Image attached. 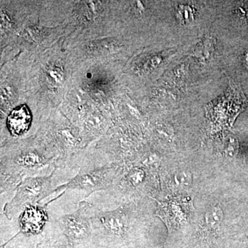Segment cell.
<instances>
[{
    "label": "cell",
    "mask_w": 248,
    "mask_h": 248,
    "mask_svg": "<svg viewBox=\"0 0 248 248\" xmlns=\"http://www.w3.org/2000/svg\"><path fill=\"white\" fill-rule=\"evenodd\" d=\"M178 17L185 22H190L193 19V14L190 6L179 5L177 8Z\"/></svg>",
    "instance_id": "9c48e42d"
},
{
    "label": "cell",
    "mask_w": 248,
    "mask_h": 248,
    "mask_svg": "<svg viewBox=\"0 0 248 248\" xmlns=\"http://www.w3.org/2000/svg\"><path fill=\"white\" fill-rule=\"evenodd\" d=\"M223 218V214L219 207H214L210 209L205 215L207 225L212 228L219 226Z\"/></svg>",
    "instance_id": "52a82bcc"
},
{
    "label": "cell",
    "mask_w": 248,
    "mask_h": 248,
    "mask_svg": "<svg viewBox=\"0 0 248 248\" xmlns=\"http://www.w3.org/2000/svg\"><path fill=\"white\" fill-rule=\"evenodd\" d=\"M212 47V41L207 39L206 40L204 41L202 45L198 46V48H196L195 54L196 56L199 58H203L206 59L208 58L210 55V50Z\"/></svg>",
    "instance_id": "ba28073f"
},
{
    "label": "cell",
    "mask_w": 248,
    "mask_h": 248,
    "mask_svg": "<svg viewBox=\"0 0 248 248\" xmlns=\"http://www.w3.org/2000/svg\"><path fill=\"white\" fill-rule=\"evenodd\" d=\"M113 169L104 167L79 171L73 179L64 185L60 186L55 191L79 190L84 191L89 196L97 191L107 190L112 181Z\"/></svg>",
    "instance_id": "7a4b0ae2"
},
{
    "label": "cell",
    "mask_w": 248,
    "mask_h": 248,
    "mask_svg": "<svg viewBox=\"0 0 248 248\" xmlns=\"http://www.w3.org/2000/svg\"><path fill=\"white\" fill-rule=\"evenodd\" d=\"M175 183L178 186H188L192 182V174L186 171L177 172L174 177Z\"/></svg>",
    "instance_id": "30bf717a"
},
{
    "label": "cell",
    "mask_w": 248,
    "mask_h": 248,
    "mask_svg": "<svg viewBox=\"0 0 248 248\" xmlns=\"http://www.w3.org/2000/svg\"><path fill=\"white\" fill-rule=\"evenodd\" d=\"M128 226V218L122 210L93 213V228L101 230L107 236L121 237L126 232Z\"/></svg>",
    "instance_id": "277c9868"
},
{
    "label": "cell",
    "mask_w": 248,
    "mask_h": 248,
    "mask_svg": "<svg viewBox=\"0 0 248 248\" xmlns=\"http://www.w3.org/2000/svg\"><path fill=\"white\" fill-rule=\"evenodd\" d=\"M32 115L25 104L19 106L11 111L7 119V127L14 135H22L27 133L31 126Z\"/></svg>",
    "instance_id": "8992f818"
},
{
    "label": "cell",
    "mask_w": 248,
    "mask_h": 248,
    "mask_svg": "<svg viewBox=\"0 0 248 248\" xmlns=\"http://www.w3.org/2000/svg\"><path fill=\"white\" fill-rule=\"evenodd\" d=\"M48 221L45 208L37 205L27 207L19 215V226L25 234H37L44 229Z\"/></svg>",
    "instance_id": "5b68a950"
},
{
    "label": "cell",
    "mask_w": 248,
    "mask_h": 248,
    "mask_svg": "<svg viewBox=\"0 0 248 248\" xmlns=\"http://www.w3.org/2000/svg\"><path fill=\"white\" fill-rule=\"evenodd\" d=\"M93 213L89 203L83 202L74 213L63 215L60 219L63 234L73 242L83 241L91 234Z\"/></svg>",
    "instance_id": "3957f363"
},
{
    "label": "cell",
    "mask_w": 248,
    "mask_h": 248,
    "mask_svg": "<svg viewBox=\"0 0 248 248\" xmlns=\"http://www.w3.org/2000/svg\"><path fill=\"white\" fill-rule=\"evenodd\" d=\"M53 172L47 177H29L23 179L17 186L14 198L6 203L4 213L9 219L20 215L24 209L35 205L53 192L52 177Z\"/></svg>",
    "instance_id": "6da1fadb"
},
{
    "label": "cell",
    "mask_w": 248,
    "mask_h": 248,
    "mask_svg": "<svg viewBox=\"0 0 248 248\" xmlns=\"http://www.w3.org/2000/svg\"><path fill=\"white\" fill-rule=\"evenodd\" d=\"M128 178L132 184L136 186L143 182L144 173L141 170L135 169L129 173Z\"/></svg>",
    "instance_id": "8fae6325"
}]
</instances>
